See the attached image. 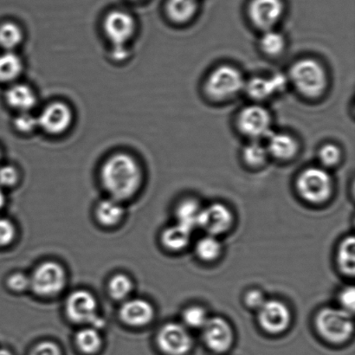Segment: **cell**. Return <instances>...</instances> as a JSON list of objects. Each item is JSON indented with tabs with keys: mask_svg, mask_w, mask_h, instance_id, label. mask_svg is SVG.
<instances>
[{
	"mask_svg": "<svg viewBox=\"0 0 355 355\" xmlns=\"http://www.w3.org/2000/svg\"><path fill=\"white\" fill-rule=\"evenodd\" d=\"M288 81L286 75L254 76L246 79L243 93L249 96L252 103H262L271 100L286 90Z\"/></svg>",
	"mask_w": 355,
	"mask_h": 355,
	"instance_id": "cell-10",
	"label": "cell"
},
{
	"mask_svg": "<svg viewBox=\"0 0 355 355\" xmlns=\"http://www.w3.org/2000/svg\"><path fill=\"white\" fill-rule=\"evenodd\" d=\"M109 290L111 297L116 300H123L131 293L133 290V283L130 277L123 274H118L111 278Z\"/></svg>",
	"mask_w": 355,
	"mask_h": 355,
	"instance_id": "cell-33",
	"label": "cell"
},
{
	"mask_svg": "<svg viewBox=\"0 0 355 355\" xmlns=\"http://www.w3.org/2000/svg\"><path fill=\"white\" fill-rule=\"evenodd\" d=\"M103 28L112 44V57L117 61L125 60L128 57L127 44L135 34L134 17L123 10H113L106 16Z\"/></svg>",
	"mask_w": 355,
	"mask_h": 355,
	"instance_id": "cell-7",
	"label": "cell"
},
{
	"mask_svg": "<svg viewBox=\"0 0 355 355\" xmlns=\"http://www.w3.org/2000/svg\"><path fill=\"white\" fill-rule=\"evenodd\" d=\"M102 338L95 328H86L76 334V344L83 354H95L102 347Z\"/></svg>",
	"mask_w": 355,
	"mask_h": 355,
	"instance_id": "cell-29",
	"label": "cell"
},
{
	"mask_svg": "<svg viewBox=\"0 0 355 355\" xmlns=\"http://www.w3.org/2000/svg\"><path fill=\"white\" fill-rule=\"evenodd\" d=\"M236 127L249 141H263L273 130L272 114L262 103H250L236 114Z\"/></svg>",
	"mask_w": 355,
	"mask_h": 355,
	"instance_id": "cell-6",
	"label": "cell"
},
{
	"mask_svg": "<svg viewBox=\"0 0 355 355\" xmlns=\"http://www.w3.org/2000/svg\"><path fill=\"white\" fill-rule=\"evenodd\" d=\"M202 330L205 346L216 354H224L231 349L235 335L231 323L221 316L209 318Z\"/></svg>",
	"mask_w": 355,
	"mask_h": 355,
	"instance_id": "cell-15",
	"label": "cell"
},
{
	"mask_svg": "<svg viewBox=\"0 0 355 355\" xmlns=\"http://www.w3.org/2000/svg\"><path fill=\"white\" fill-rule=\"evenodd\" d=\"M14 124L17 130L22 133H31L38 127L37 116H35L31 112H21L14 121Z\"/></svg>",
	"mask_w": 355,
	"mask_h": 355,
	"instance_id": "cell-34",
	"label": "cell"
},
{
	"mask_svg": "<svg viewBox=\"0 0 355 355\" xmlns=\"http://www.w3.org/2000/svg\"><path fill=\"white\" fill-rule=\"evenodd\" d=\"M266 300V295L259 288L249 290L245 294V297H243V302H245L246 307L255 311H259Z\"/></svg>",
	"mask_w": 355,
	"mask_h": 355,
	"instance_id": "cell-35",
	"label": "cell"
},
{
	"mask_svg": "<svg viewBox=\"0 0 355 355\" xmlns=\"http://www.w3.org/2000/svg\"><path fill=\"white\" fill-rule=\"evenodd\" d=\"M29 355H62L60 347L55 343L43 342L38 343L31 351Z\"/></svg>",
	"mask_w": 355,
	"mask_h": 355,
	"instance_id": "cell-39",
	"label": "cell"
},
{
	"mask_svg": "<svg viewBox=\"0 0 355 355\" xmlns=\"http://www.w3.org/2000/svg\"><path fill=\"white\" fill-rule=\"evenodd\" d=\"M202 207L200 200L194 197L184 198L175 209L176 222L191 230L198 227Z\"/></svg>",
	"mask_w": 355,
	"mask_h": 355,
	"instance_id": "cell-23",
	"label": "cell"
},
{
	"mask_svg": "<svg viewBox=\"0 0 355 355\" xmlns=\"http://www.w3.org/2000/svg\"><path fill=\"white\" fill-rule=\"evenodd\" d=\"M123 212L120 201L112 198L100 202L96 209V217L101 224L111 226L120 222Z\"/></svg>",
	"mask_w": 355,
	"mask_h": 355,
	"instance_id": "cell-27",
	"label": "cell"
},
{
	"mask_svg": "<svg viewBox=\"0 0 355 355\" xmlns=\"http://www.w3.org/2000/svg\"><path fill=\"white\" fill-rule=\"evenodd\" d=\"M338 302L339 308L353 315L355 306V291L354 286H347L340 291Z\"/></svg>",
	"mask_w": 355,
	"mask_h": 355,
	"instance_id": "cell-36",
	"label": "cell"
},
{
	"mask_svg": "<svg viewBox=\"0 0 355 355\" xmlns=\"http://www.w3.org/2000/svg\"><path fill=\"white\" fill-rule=\"evenodd\" d=\"M8 286L14 291H23L30 286V277L22 273L13 274L8 279Z\"/></svg>",
	"mask_w": 355,
	"mask_h": 355,
	"instance_id": "cell-40",
	"label": "cell"
},
{
	"mask_svg": "<svg viewBox=\"0 0 355 355\" xmlns=\"http://www.w3.org/2000/svg\"><path fill=\"white\" fill-rule=\"evenodd\" d=\"M320 166L329 170L340 165L343 159V151L340 146L335 142H326L320 146L318 151Z\"/></svg>",
	"mask_w": 355,
	"mask_h": 355,
	"instance_id": "cell-30",
	"label": "cell"
},
{
	"mask_svg": "<svg viewBox=\"0 0 355 355\" xmlns=\"http://www.w3.org/2000/svg\"><path fill=\"white\" fill-rule=\"evenodd\" d=\"M222 252V243L218 236L207 234L198 239L195 245V253L202 262H216L221 257Z\"/></svg>",
	"mask_w": 355,
	"mask_h": 355,
	"instance_id": "cell-26",
	"label": "cell"
},
{
	"mask_svg": "<svg viewBox=\"0 0 355 355\" xmlns=\"http://www.w3.org/2000/svg\"><path fill=\"white\" fill-rule=\"evenodd\" d=\"M193 230L176 222L163 231L162 242L171 252H181L190 245Z\"/></svg>",
	"mask_w": 355,
	"mask_h": 355,
	"instance_id": "cell-21",
	"label": "cell"
},
{
	"mask_svg": "<svg viewBox=\"0 0 355 355\" xmlns=\"http://www.w3.org/2000/svg\"><path fill=\"white\" fill-rule=\"evenodd\" d=\"M241 159L247 168L259 169L263 168L270 158L263 141H249L242 148Z\"/></svg>",
	"mask_w": 355,
	"mask_h": 355,
	"instance_id": "cell-24",
	"label": "cell"
},
{
	"mask_svg": "<svg viewBox=\"0 0 355 355\" xmlns=\"http://www.w3.org/2000/svg\"><path fill=\"white\" fill-rule=\"evenodd\" d=\"M336 262L340 272L353 277L355 270V241L354 236H347L340 243L336 253Z\"/></svg>",
	"mask_w": 355,
	"mask_h": 355,
	"instance_id": "cell-25",
	"label": "cell"
},
{
	"mask_svg": "<svg viewBox=\"0 0 355 355\" xmlns=\"http://www.w3.org/2000/svg\"><path fill=\"white\" fill-rule=\"evenodd\" d=\"M286 76L288 85L305 99L318 100L328 92L329 71L318 58L297 59L291 65Z\"/></svg>",
	"mask_w": 355,
	"mask_h": 355,
	"instance_id": "cell-2",
	"label": "cell"
},
{
	"mask_svg": "<svg viewBox=\"0 0 355 355\" xmlns=\"http://www.w3.org/2000/svg\"><path fill=\"white\" fill-rule=\"evenodd\" d=\"M120 316L128 325L142 327L152 322L155 316V309L144 299H132L121 306Z\"/></svg>",
	"mask_w": 355,
	"mask_h": 355,
	"instance_id": "cell-18",
	"label": "cell"
},
{
	"mask_svg": "<svg viewBox=\"0 0 355 355\" xmlns=\"http://www.w3.org/2000/svg\"><path fill=\"white\" fill-rule=\"evenodd\" d=\"M15 228L12 223L5 218H0V245H7L15 238Z\"/></svg>",
	"mask_w": 355,
	"mask_h": 355,
	"instance_id": "cell-37",
	"label": "cell"
},
{
	"mask_svg": "<svg viewBox=\"0 0 355 355\" xmlns=\"http://www.w3.org/2000/svg\"><path fill=\"white\" fill-rule=\"evenodd\" d=\"M6 98L9 105L21 112H31L37 105V96L26 85H14L7 90Z\"/></svg>",
	"mask_w": 355,
	"mask_h": 355,
	"instance_id": "cell-19",
	"label": "cell"
},
{
	"mask_svg": "<svg viewBox=\"0 0 355 355\" xmlns=\"http://www.w3.org/2000/svg\"><path fill=\"white\" fill-rule=\"evenodd\" d=\"M157 344L166 355H186L193 347V340L190 330L183 323L169 322L159 330Z\"/></svg>",
	"mask_w": 355,
	"mask_h": 355,
	"instance_id": "cell-13",
	"label": "cell"
},
{
	"mask_svg": "<svg viewBox=\"0 0 355 355\" xmlns=\"http://www.w3.org/2000/svg\"><path fill=\"white\" fill-rule=\"evenodd\" d=\"M200 0H168L166 13L170 20L176 24L191 22L200 9Z\"/></svg>",
	"mask_w": 355,
	"mask_h": 355,
	"instance_id": "cell-20",
	"label": "cell"
},
{
	"mask_svg": "<svg viewBox=\"0 0 355 355\" xmlns=\"http://www.w3.org/2000/svg\"><path fill=\"white\" fill-rule=\"evenodd\" d=\"M19 180V173L12 166H3L0 168V184L10 187L14 186Z\"/></svg>",
	"mask_w": 355,
	"mask_h": 355,
	"instance_id": "cell-38",
	"label": "cell"
},
{
	"mask_svg": "<svg viewBox=\"0 0 355 355\" xmlns=\"http://www.w3.org/2000/svg\"><path fill=\"white\" fill-rule=\"evenodd\" d=\"M261 33L259 47L266 57L278 58L284 54L287 49V40L281 31L273 29Z\"/></svg>",
	"mask_w": 355,
	"mask_h": 355,
	"instance_id": "cell-22",
	"label": "cell"
},
{
	"mask_svg": "<svg viewBox=\"0 0 355 355\" xmlns=\"http://www.w3.org/2000/svg\"><path fill=\"white\" fill-rule=\"evenodd\" d=\"M104 187L114 200H128L141 187L142 173L140 166L132 156L117 154L104 163L101 173Z\"/></svg>",
	"mask_w": 355,
	"mask_h": 355,
	"instance_id": "cell-1",
	"label": "cell"
},
{
	"mask_svg": "<svg viewBox=\"0 0 355 355\" xmlns=\"http://www.w3.org/2000/svg\"><path fill=\"white\" fill-rule=\"evenodd\" d=\"M210 315L207 309L200 304L189 305L182 313V323L188 329H202Z\"/></svg>",
	"mask_w": 355,
	"mask_h": 355,
	"instance_id": "cell-31",
	"label": "cell"
},
{
	"mask_svg": "<svg viewBox=\"0 0 355 355\" xmlns=\"http://www.w3.org/2000/svg\"><path fill=\"white\" fill-rule=\"evenodd\" d=\"M66 311L71 321L89 323L93 328L100 329L104 321L97 314V302L92 294L85 291L73 292L66 302Z\"/></svg>",
	"mask_w": 355,
	"mask_h": 355,
	"instance_id": "cell-11",
	"label": "cell"
},
{
	"mask_svg": "<svg viewBox=\"0 0 355 355\" xmlns=\"http://www.w3.org/2000/svg\"><path fill=\"white\" fill-rule=\"evenodd\" d=\"M295 189L302 200L321 205L331 198L335 183L329 170L320 165L311 166L299 173L295 180Z\"/></svg>",
	"mask_w": 355,
	"mask_h": 355,
	"instance_id": "cell-4",
	"label": "cell"
},
{
	"mask_svg": "<svg viewBox=\"0 0 355 355\" xmlns=\"http://www.w3.org/2000/svg\"><path fill=\"white\" fill-rule=\"evenodd\" d=\"M284 12V0H250L247 9L250 22L261 33L277 29Z\"/></svg>",
	"mask_w": 355,
	"mask_h": 355,
	"instance_id": "cell-9",
	"label": "cell"
},
{
	"mask_svg": "<svg viewBox=\"0 0 355 355\" xmlns=\"http://www.w3.org/2000/svg\"><path fill=\"white\" fill-rule=\"evenodd\" d=\"M246 78L235 65L223 64L208 73L204 82V93L211 102H231L245 90Z\"/></svg>",
	"mask_w": 355,
	"mask_h": 355,
	"instance_id": "cell-3",
	"label": "cell"
},
{
	"mask_svg": "<svg viewBox=\"0 0 355 355\" xmlns=\"http://www.w3.org/2000/svg\"><path fill=\"white\" fill-rule=\"evenodd\" d=\"M72 119V111L68 105L54 103L45 107L37 116L38 127L48 134L60 135L69 130Z\"/></svg>",
	"mask_w": 355,
	"mask_h": 355,
	"instance_id": "cell-17",
	"label": "cell"
},
{
	"mask_svg": "<svg viewBox=\"0 0 355 355\" xmlns=\"http://www.w3.org/2000/svg\"><path fill=\"white\" fill-rule=\"evenodd\" d=\"M0 355H13L8 349H0Z\"/></svg>",
	"mask_w": 355,
	"mask_h": 355,
	"instance_id": "cell-42",
	"label": "cell"
},
{
	"mask_svg": "<svg viewBox=\"0 0 355 355\" xmlns=\"http://www.w3.org/2000/svg\"><path fill=\"white\" fill-rule=\"evenodd\" d=\"M23 37L22 30L16 24L5 23L0 26V45L8 51L19 46Z\"/></svg>",
	"mask_w": 355,
	"mask_h": 355,
	"instance_id": "cell-32",
	"label": "cell"
},
{
	"mask_svg": "<svg viewBox=\"0 0 355 355\" xmlns=\"http://www.w3.org/2000/svg\"><path fill=\"white\" fill-rule=\"evenodd\" d=\"M234 220V214L227 205L214 202L202 208L198 227L204 230L207 234L218 238L232 228Z\"/></svg>",
	"mask_w": 355,
	"mask_h": 355,
	"instance_id": "cell-14",
	"label": "cell"
},
{
	"mask_svg": "<svg viewBox=\"0 0 355 355\" xmlns=\"http://www.w3.org/2000/svg\"><path fill=\"white\" fill-rule=\"evenodd\" d=\"M263 142L270 158L277 162H291L300 154V141L290 132L273 130Z\"/></svg>",
	"mask_w": 355,
	"mask_h": 355,
	"instance_id": "cell-16",
	"label": "cell"
},
{
	"mask_svg": "<svg viewBox=\"0 0 355 355\" xmlns=\"http://www.w3.org/2000/svg\"><path fill=\"white\" fill-rule=\"evenodd\" d=\"M22 71L23 62L19 55L12 51L0 55V81H15Z\"/></svg>",
	"mask_w": 355,
	"mask_h": 355,
	"instance_id": "cell-28",
	"label": "cell"
},
{
	"mask_svg": "<svg viewBox=\"0 0 355 355\" xmlns=\"http://www.w3.org/2000/svg\"><path fill=\"white\" fill-rule=\"evenodd\" d=\"M257 312L260 328L269 335H281L290 328L291 309L279 299H267Z\"/></svg>",
	"mask_w": 355,
	"mask_h": 355,
	"instance_id": "cell-8",
	"label": "cell"
},
{
	"mask_svg": "<svg viewBox=\"0 0 355 355\" xmlns=\"http://www.w3.org/2000/svg\"><path fill=\"white\" fill-rule=\"evenodd\" d=\"M315 329L323 340L333 344H342L354 333L352 314L340 308L320 309L315 318Z\"/></svg>",
	"mask_w": 355,
	"mask_h": 355,
	"instance_id": "cell-5",
	"label": "cell"
},
{
	"mask_svg": "<svg viewBox=\"0 0 355 355\" xmlns=\"http://www.w3.org/2000/svg\"><path fill=\"white\" fill-rule=\"evenodd\" d=\"M65 284V272L60 264L46 262L40 264L30 278V286L42 297L59 293Z\"/></svg>",
	"mask_w": 355,
	"mask_h": 355,
	"instance_id": "cell-12",
	"label": "cell"
},
{
	"mask_svg": "<svg viewBox=\"0 0 355 355\" xmlns=\"http://www.w3.org/2000/svg\"><path fill=\"white\" fill-rule=\"evenodd\" d=\"M3 204H5V196H3L2 191L0 190V209L3 207Z\"/></svg>",
	"mask_w": 355,
	"mask_h": 355,
	"instance_id": "cell-41",
	"label": "cell"
}]
</instances>
